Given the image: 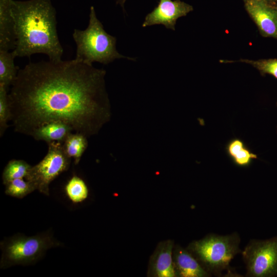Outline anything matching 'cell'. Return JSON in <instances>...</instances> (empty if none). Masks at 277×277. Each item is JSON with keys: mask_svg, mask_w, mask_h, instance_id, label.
I'll use <instances>...</instances> for the list:
<instances>
[{"mask_svg": "<svg viewBox=\"0 0 277 277\" xmlns=\"http://www.w3.org/2000/svg\"><path fill=\"white\" fill-rule=\"evenodd\" d=\"M173 242L168 240L161 243L151 261L150 270L153 276L174 277L176 276L172 258Z\"/></svg>", "mask_w": 277, "mask_h": 277, "instance_id": "obj_10", "label": "cell"}, {"mask_svg": "<svg viewBox=\"0 0 277 277\" xmlns=\"http://www.w3.org/2000/svg\"><path fill=\"white\" fill-rule=\"evenodd\" d=\"M31 166L22 160H12L9 161L2 173V180L5 185L10 181L25 178Z\"/></svg>", "mask_w": 277, "mask_h": 277, "instance_id": "obj_18", "label": "cell"}, {"mask_svg": "<svg viewBox=\"0 0 277 277\" xmlns=\"http://www.w3.org/2000/svg\"><path fill=\"white\" fill-rule=\"evenodd\" d=\"M242 62L252 66L259 71L262 75L269 74L277 78V58L263 59L259 60H250L241 59L236 61L221 60L220 62L229 63L234 62Z\"/></svg>", "mask_w": 277, "mask_h": 277, "instance_id": "obj_20", "label": "cell"}, {"mask_svg": "<svg viewBox=\"0 0 277 277\" xmlns=\"http://www.w3.org/2000/svg\"><path fill=\"white\" fill-rule=\"evenodd\" d=\"M105 75L76 59L29 63L8 93L14 130L31 136L37 127L60 121L88 137L97 134L111 116Z\"/></svg>", "mask_w": 277, "mask_h": 277, "instance_id": "obj_1", "label": "cell"}, {"mask_svg": "<svg viewBox=\"0 0 277 277\" xmlns=\"http://www.w3.org/2000/svg\"><path fill=\"white\" fill-rule=\"evenodd\" d=\"M126 0H116V3L117 4L120 5L122 7L123 10L124 11V4Z\"/></svg>", "mask_w": 277, "mask_h": 277, "instance_id": "obj_22", "label": "cell"}, {"mask_svg": "<svg viewBox=\"0 0 277 277\" xmlns=\"http://www.w3.org/2000/svg\"><path fill=\"white\" fill-rule=\"evenodd\" d=\"M249 277L277 275V236L266 240H251L242 251Z\"/></svg>", "mask_w": 277, "mask_h": 277, "instance_id": "obj_7", "label": "cell"}, {"mask_svg": "<svg viewBox=\"0 0 277 277\" xmlns=\"http://www.w3.org/2000/svg\"><path fill=\"white\" fill-rule=\"evenodd\" d=\"M240 243V237L236 232L226 235L210 234L192 242L188 249L208 273L219 276L225 270L231 273L229 270L231 260L242 253Z\"/></svg>", "mask_w": 277, "mask_h": 277, "instance_id": "obj_4", "label": "cell"}, {"mask_svg": "<svg viewBox=\"0 0 277 277\" xmlns=\"http://www.w3.org/2000/svg\"><path fill=\"white\" fill-rule=\"evenodd\" d=\"M64 190L68 199L74 204L84 201L89 195V189L86 183L76 175H73L68 181Z\"/></svg>", "mask_w": 277, "mask_h": 277, "instance_id": "obj_17", "label": "cell"}, {"mask_svg": "<svg viewBox=\"0 0 277 277\" xmlns=\"http://www.w3.org/2000/svg\"><path fill=\"white\" fill-rule=\"evenodd\" d=\"M8 89L0 85V135L3 136L10 121L11 112L8 98Z\"/></svg>", "mask_w": 277, "mask_h": 277, "instance_id": "obj_21", "label": "cell"}, {"mask_svg": "<svg viewBox=\"0 0 277 277\" xmlns=\"http://www.w3.org/2000/svg\"><path fill=\"white\" fill-rule=\"evenodd\" d=\"M87 136L75 132L71 133L64 141L63 147L66 155L74 160L77 165L88 146Z\"/></svg>", "mask_w": 277, "mask_h": 277, "instance_id": "obj_16", "label": "cell"}, {"mask_svg": "<svg viewBox=\"0 0 277 277\" xmlns=\"http://www.w3.org/2000/svg\"><path fill=\"white\" fill-rule=\"evenodd\" d=\"M174 264L176 276L181 277H207L211 274L189 251L180 247L174 253Z\"/></svg>", "mask_w": 277, "mask_h": 277, "instance_id": "obj_12", "label": "cell"}, {"mask_svg": "<svg viewBox=\"0 0 277 277\" xmlns=\"http://www.w3.org/2000/svg\"><path fill=\"white\" fill-rule=\"evenodd\" d=\"M61 245L50 230L30 236L16 234L5 238L0 243V268L34 264L43 257L47 250Z\"/></svg>", "mask_w": 277, "mask_h": 277, "instance_id": "obj_5", "label": "cell"}, {"mask_svg": "<svg viewBox=\"0 0 277 277\" xmlns=\"http://www.w3.org/2000/svg\"><path fill=\"white\" fill-rule=\"evenodd\" d=\"M73 131L68 124L60 121H53L45 124L36 128L32 136L37 141H44L47 143L64 142Z\"/></svg>", "mask_w": 277, "mask_h": 277, "instance_id": "obj_13", "label": "cell"}, {"mask_svg": "<svg viewBox=\"0 0 277 277\" xmlns=\"http://www.w3.org/2000/svg\"><path fill=\"white\" fill-rule=\"evenodd\" d=\"M267 2L269 3L270 4L274 5L275 4L277 3V0H266Z\"/></svg>", "mask_w": 277, "mask_h": 277, "instance_id": "obj_23", "label": "cell"}, {"mask_svg": "<svg viewBox=\"0 0 277 277\" xmlns=\"http://www.w3.org/2000/svg\"><path fill=\"white\" fill-rule=\"evenodd\" d=\"M245 9L261 35L277 38V9L266 0L245 2Z\"/></svg>", "mask_w": 277, "mask_h": 277, "instance_id": "obj_9", "label": "cell"}, {"mask_svg": "<svg viewBox=\"0 0 277 277\" xmlns=\"http://www.w3.org/2000/svg\"><path fill=\"white\" fill-rule=\"evenodd\" d=\"M13 0H0V50L15 48V23L11 11Z\"/></svg>", "mask_w": 277, "mask_h": 277, "instance_id": "obj_11", "label": "cell"}, {"mask_svg": "<svg viewBox=\"0 0 277 277\" xmlns=\"http://www.w3.org/2000/svg\"><path fill=\"white\" fill-rule=\"evenodd\" d=\"M16 56L14 50H0V85L7 89L11 86L17 76L18 67L14 65Z\"/></svg>", "mask_w": 277, "mask_h": 277, "instance_id": "obj_15", "label": "cell"}, {"mask_svg": "<svg viewBox=\"0 0 277 277\" xmlns=\"http://www.w3.org/2000/svg\"><path fill=\"white\" fill-rule=\"evenodd\" d=\"M226 152L233 163L242 167L249 166L252 161L258 158L245 143L239 138L230 140L225 147Z\"/></svg>", "mask_w": 277, "mask_h": 277, "instance_id": "obj_14", "label": "cell"}, {"mask_svg": "<svg viewBox=\"0 0 277 277\" xmlns=\"http://www.w3.org/2000/svg\"><path fill=\"white\" fill-rule=\"evenodd\" d=\"M48 145L46 155L38 163L31 166L25 178L36 190L46 195H49L50 183L68 169L71 159L65 153L62 143L51 142Z\"/></svg>", "mask_w": 277, "mask_h": 277, "instance_id": "obj_6", "label": "cell"}, {"mask_svg": "<svg viewBox=\"0 0 277 277\" xmlns=\"http://www.w3.org/2000/svg\"><path fill=\"white\" fill-rule=\"evenodd\" d=\"M193 10L191 5L181 0H159L157 6L146 16L142 27L163 25L174 31L177 19Z\"/></svg>", "mask_w": 277, "mask_h": 277, "instance_id": "obj_8", "label": "cell"}, {"mask_svg": "<svg viewBox=\"0 0 277 277\" xmlns=\"http://www.w3.org/2000/svg\"><path fill=\"white\" fill-rule=\"evenodd\" d=\"M274 6H275V7H276V8L277 9V3L275 4L274 5Z\"/></svg>", "mask_w": 277, "mask_h": 277, "instance_id": "obj_25", "label": "cell"}, {"mask_svg": "<svg viewBox=\"0 0 277 277\" xmlns=\"http://www.w3.org/2000/svg\"><path fill=\"white\" fill-rule=\"evenodd\" d=\"M5 186L6 194L18 199H22L36 190L30 182L24 178L12 180Z\"/></svg>", "mask_w": 277, "mask_h": 277, "instance_id": "obj_19", "label": "cell"}, {"mask_svg": "<svg viewBox=\"0 0 277 277\" xmlns=\"http://www.w3.org/2000/svg\"><path fill=\"white\" fill-rule=\"evenodd\" d=\"M76 45L75 59L88 65L95 62L105 65L118 58H133L120 54L116 49V38L107 33L97 18L93 6L90 7L89 24L84 30H74L72 34Z\"/></svg>", "mask_w": 277, "mask_h": 277, "instance_id": "obj_3", "label": "cell"}, {"mask_svg": "<svg viewBox=\"0 0 277 277\" xmlns=\"http://www.w3.org/2000/svg\"><path fill=\"white\" fill-rule=\"evenodd\" d=\"M244 1V3L247 2V1H251V0H243Z\"/></svg>", "mask_w": 277, "mask_h": 277, "instance_id": "obj_24", "label": "cell"}, {"mask_svg": "<svg viewBox=\"0 0 277 277\" xmlns=\"http://www.w3.org/2000/svg\"><path fill=\"white\" fill-rule=\"evenodd\" d=\"M17 56L43 53L49 60H62L63 48L56 30V11L50 0H13Z\"/></svg>", "mask_w": 277, "mask_h": 277, "instance_id": "obj_2", "label": "cell"}]
</instances>
